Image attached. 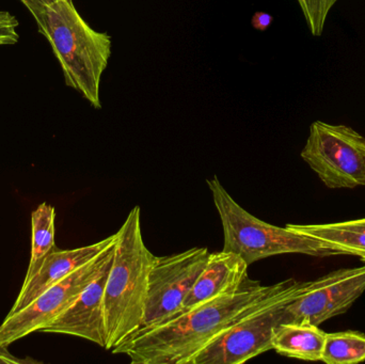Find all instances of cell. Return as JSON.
Segmentation results:
<instances>
[{
  "label": "cell",
  "mask_w": 365,
  "mask_h": 364,
  "mask_svg": "<svg viewBox=\"0 0 365 364\" xmlns=\"http://www.w3.org/2000/svg\"><path fill=\"white\" fill-rule=\"evenodd\" d=\"M26 8L31 13L34 19H36V24L38 26L42 24L43 13H44L45 6L53 0H21Z\"/></svg>",
  "instance_id": "obj_19"
},
{
  "label": "cell",
  "mask_w": 365,
  "mask_h": 364,
  "mask_svg": "<svg viewBox=\"0 0 365 364\" xmlns=\"http://www.w3.org/2000/svg\"><path fill=\"white\" fill-rule=\"evenodd\" d=\"M212 201L223 230V251L238 254L250 266L257 261L282 256L304 254L326 258L339 256L323 241L304 233L272 226L240 207L216 177L207 180Z\"/></svg>",
  "instance_id": "obj_4"
},
{
  "label": "cell",
  "mask_w": 365,
  "mask_h": 364,
  "mask_svg": "<svg viewBox=\"0 0 365 364\" xmlns=\"http://www.w3.org/2000/svg\"><path fill=\"white\" fill-rule=\"evenodd\" d=\"M38 31L51 44L66 85L81 93L93 108H102L101 81L110 59V36L90 27L72 0L47 4Z\"/></svg>",
  "instance_id": "obj_3"
},
{
  "label": "cell",
  "mask_w": 365,
  "mask_h": 364,
  "mask_svg": "<svg viewBox=\"0 0 365 364\" xmlns=\"http://www.w3.org/2000/svg\"><path fill=\"white\" fill-rule=\"evenodd\" d=\"M327 333L309 323H280L272 333V350L281 356L321 361Z\"/></svg>",
  "instance_id": "obj_13"
},
{
  "label": "cell",
  "mask_w": 365,
  "mask_h": 364,
  "mask_svg": "<svg viewBox=\"0 0 365 364\" xmlns=\"http://www.w3.org/2000/svg\"><path fill=\"white\" fill-rule=\"evenodd\" d=\"M277 286H263L248 278L240 290L201 303L160 326L140 331L113 353L126 355L132 364H188L195 353Z\"/></svg>",
  "instance_id": "obj_1"
},
{
  "label": "cell",
  "mask_w": 365,
  "mask_h": 364,
  "mask_svg": "<svg viewBox=\"0 0 365 364\" xmlns=\"http://www.w3.org/2000/svg\"><path fill=\"white\" fill-rule=\"evenodd\" d=\"M248 267L238 254L223 250L210 254L185 299L182 313L206 301L240 290L248 280Z\"/></svg>",
  "instance_id": "obj_12"
},
{
  "label": "cell",
  "mask_w": 365,
  "mask_h": 364,
  "mask_svg": "<svg viewBox=\"0 0 365 364\" xmlns=\"http://www.w3.org/2000/svg\"><path fill=\"white\" fill-rule=\"evenodd\" d=\"M155 259L143 241L140 207H135L115 233L104 291L105 350L113 352L143 328L150 271Z\"/></svg>",
  "instance_id": "obj_2"
},
{
  "label": "cell",
  "mask_w": 365,
  "mask_h": 364,
  "mask_svg": "<svg viewBox=\"0 0 365 364\" xmlns=\"http://www.w3.org/2000/svg\"><path fill=\"white\" fill-rule=\"evenodd\" d=\"M311 281L279 282L267 296L242 312L225 331L191 357L188 364H242L272 350V333L282 323V308Z\"/></svg>",
  "instance_id": "obj_5"
},
{
  "label": "cell",
  "mask_w": 365,
  "mask_h": 364,
  "mask_svg": "<svg viewBox=\"0 0 365 364\" xmlns=\"http://www.w3.org/2000/svg\"><path fill=\"white\" fill-rule=\"evenodd\" d=\"M307 25L314 36H321L325 29L328 14L339 0H297Z\"/></svg>",
  "instance_id": "obj_17"
},
{
  "label": "cell",
  "mask_w": 365,
  "mask_h": 364,
  "mask_svg": "<svg viewBox=\"0 0 365 364\" xmlns=\"http://www.w3.org/2000/svg\"><path fill=\"white\" fill-rule=\"evenodd\" d=\"M113 247L115 244L87 264L49 286L21 311L8 314L0 325V348H6L30 333H41L45 326L70 307L113 262Z\"/></svg>",
  "instance_id": "obj_7"
},
{
  "label": "cell",
  "mask_w": 365,
  "mask_h": 364,
  "mask_svg": "<svg viewBox=\"0 0 365 364\" xmlns=\"http://www.w3.org/2000/svg\"><path fill=\"white\" fill-rule=\"evenodd\" d=\"M115 241V234L98 243L71 250H53L43 262L36 275L24 281L21 292L9 314L16 313L31 303L46 288L59 282L79 267L89 263L108 249Z\"/></svg>",
  "instance_id": "obj_11"
},
{
  "label": "cell",
  "mask_w": 365,
  "mask_h": 364,
  "mask_svg": "<svg viewBox=\"0 0 365 364\" xmlns=\"http://www.w3.org/2000/svg\"><path fill=\"white\" fill-rule=\"evenodd\" d=\"M110 265L41 333L73 336L105 348L104 291Z\"/></svg>",
  "instance_id": "obj_10"
},
{
  "label": "cell",
  "mask_w": 365,
  "mask_h": 364,
  "mask_svg": "<svg viewBox=\"0 0 365 364\" xmlns=\"http://www.w3.org/2000/svg\"><path fill=\"white\" fill-rule=\"evenodd\" d=\"M210 254L207 248L195 247L181 254L156 256L150 271L140 331L160 326L182 313L185 299Z\"/></svg>",
  "instance_id": "obj_8"
},
{
  "label": "cell",
  "mask_w": 365,
  "mask_h": 364,
  "mask_svg": "<svg viewBox=\"0 0 365 364\" xmlns=\"http://www.w3.org/2000/svg\"><path fill=\"white\" fill-rule=\"evenodd\" d=\"M19 21L14 15L8 11H0V46L14 45L19 42Z\"/></svg>",
  "instance_id": "obj_18"
},
{
  "label": "cell",
  "mask_w": 365,
  "mask_h": 364,
  "mask_svg": "<svg viewBox=\"0 0 365 364\" xmlns=\"http://www.w3.org/2000/svg\"><path fill=\"white\" fill-rule=\"evenodd\" d=\"M365 292V263L341 269L311 281L310 286L282 308V323L319 325L346 313Z\"/></svg>",
  "instance_id": "obj_9"
},
{
  "label": "cell",
  "mask_w": 365,
  "mask_h": 364,
  "mask_svg": "<svg viewBox=\"0 0 365 364\" xmlns=\"http://www.w3.org/2000/svg\"><path fill=\"white\" fill-rule=\"evenodd\" d=\"M55 219V209L48 203H42L32 212L31 256L24 281L36 275L45 259L56 250Z\"/></svg>",
  "instance_id": "obj_15"
},
{
  "label": "cell",
  "mask_w": 365,
  "mask_h": 364,
  "mask_svg": "<svg viewBox=\"0 0 365 364\" xmlns=\"http://www.w3.org/2000/svg\"><path fill=\"white\" fill-rule=\"evenodd\" d=\"M300 156L330 189L365 186V138L349 126L313 122Z\"/></svg>",
  "instance_id": "obj_6"
},
{
  "label": "cell",
  "mask_w": 365,
  "mask_h": 364,
  "mask_svg": "<svg viewBox=\"0 0 365 364\" xmlns=\"http://www.w3.org/2000/svg\"><path fill=\"white\" fill-rule=\"evenodd\" d=\"M287 226L323 241L339 256H357L365 263V218L332 224Z\"/></svg>",
  "instance_id": "obj_14"
},
{
  "label": "cell",
  "mask_w": 365,
  "mask_h": 364,
  "mask_svg": "<svg viewBox=\"0 0 365 364\" xmlns=\"http://www.w3.org/2000/svg\"><path fill=\"white\" fill-rule=\"evenodd\" d=\"M272 21H274V17L272 15L268 14V13L259 12L255 13L252 17V27L255 28V30H259V31H265L269 28V26L272 25Z\"/></svg>",
  "instance_id": "obj_20"
},
{
  "label": "cell",
  "mask_w": 365,
  "mask_h": 364,
  "mask_svg": "<svg viewBox=\"0 0 365 364\" xmlns=\"http://www.w3.org/2000/svg\"><path fill=\"white\" fill-rule=\"evenodd\" d=\"M321 361L326 364L364 363V333L354 331L327 333Z\"/></svg>",
  "instance_id": "obj_16"
}]
</instances>
